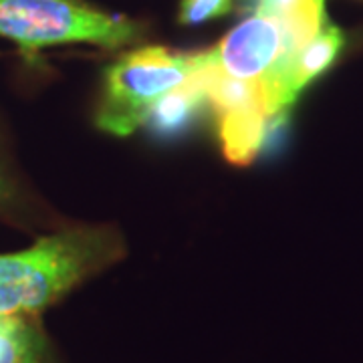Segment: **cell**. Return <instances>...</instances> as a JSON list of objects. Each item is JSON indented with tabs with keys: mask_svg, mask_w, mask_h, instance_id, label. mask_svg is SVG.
<instances>
[{
	"mask_svg": "<svg viewBox=\"0 0 363 363\" xmlns=\"http://www.w3.org/2000/svg\"><path fill=\"white\" fill-rule=\"evenodd\" d=\"M0 196H2V184H0Z\"/></svg>",
	"mask_w": 363,
	"mask_h": 363,
	"instance_id": "obj_9",
	"label": "cell"
},
{
	"mask_svg": "<svg viewBox=\"0 0 363 363\" xmlns=\"http://www.w3.org/2000/svg\"><path fill=\"white\" fill-rule=\"evenodd\" d=\"M0 363H40L37 335L18 317H0Z\"/></svg>",
	"mask_w": 363,
	"mask_h": 363,
	"instance_id": "obj_6",
	"label": "cell"
},
{
	"mask_svg": "<svg viewBox=\"0 0 363 363\" xmlns=\"http://www.w3.org/2000/svg\"><path fill=\"white\" fill-rule=\"evenodd\" d=\"M343 45H345V37H343L341 28L327 23L298 51L293 69H291V77H289V95L293 101L311 81L323 75L325 71L335 63Z\"/></svg>",
	"mask_w": 363,
	"mask_h": 363,
	"instance_id": "obj_4",
	"label": "cell"
},
{
	"mask_svg": "<svg viewBox=\"0 0 363 363\" xmlns=\"http://www.w3.org/2000/svg\"><path fill=\"white\" fill-rule=\"evenodd\" d=\"M204 65H206V51H204ZM204 65L200 67V71L188 79L180 89L174 91L157 105L150 121L160 133H174V131L182 130L186 125V121L192 119L196 109H200L208 101Z\"/></svg>",
	"mask_w": 363,
	"mask_h": 363,
	"instance_id": "obj_5",
	"label": "cell"
},
{
	"mask_svg": "<svg viewBox=\"0 0 363 363\" xmlns=\"http://www.w3.org/2000/svg\"><path fill=\"white\" fill-rule=\"evenodd\" d=\"M116 248L104 233H67L0 255V317H18L55 303Z\"/></svg>",
	"mask_w": 363,
	"mask_h": 363,
	"instance_id": "obj_1",
	"label": "cell"
},
{
	"mask_svg": "<svg viewBox=\"0 0 363 363\" xmlns=\"http://www.w3.org/2000/svg\"><path fill=\"white\" fill-rule=\"evenodd\" d=\"M315 0H257L255 13L271 14V16H285L311 4Z\"/></svg>",
	"mask_w": 363,
	"mask_h": 363,
	"instance_id": "obj_8",
	"label": "cell"
},
{
	"mask_svg": "<svg viewBox=\"0 0 363 363\" xmlns=\"http://www.w3.org/2000/svg\"><path fill=\"white\" fill-rule=\"evenodd\" d=\"M0 37L26 52L71 43L117 49L138 37V26L79 0H0Z\"/></svg>",
	"mask_w": 363,
	"mask_h": 363,
	"instance_id": "obj_3",
	"label": "cell"
},
{
	"mask_svg": "<svg viewBox=\"0 0 363 363\" xmlns=\"http://www.w3.org/2000/svg\"><path fill=\"white\" fill-rule=\"evenodd\" d=\"M233 11V0H182L178 21L182 25H202Z\"/></svg>",
	"mask_w": 363,
	"mask_h": 363,
	"instance_id": "obj_7",
	"label": "cell"
},
{
	"mask_svg": "<svg viewBox=\"0 0 363 363\" xmlns=\"http://www.w3.org/2000/svg\"><path fill=\"white\" fill-rule=\"evenodd\" d=\"M202 52H176L166 47H142L125 52L105 71L104 101L97 125L119 138L150 121L157 105L200 71Z\"/></svg>",
	"mask_w": 363,
	"mask_h": 363,
	"instance_id": "obj_2",
	"label": "cell"
}]
</instances>
